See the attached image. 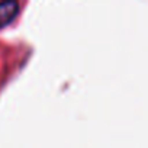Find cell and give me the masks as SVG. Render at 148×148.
I'll return each instance as SVG.
<instances>
[{
    "label": "cell",
    "mask_w": 148,
    "mask_h": 148,
    "mask_svg": "<svg viewBox=\"0 0 148 148\" xmlns=\"http://www.w3.org/2000/svg\"><path fill=\"white\" fill-rule=\"evenodd\" d=\"M19 10V3L9 0V2H0V28L6 26L10 23L15 16L18 15Z\"/></svg>",
    "instance_id": "1"
}]
</instances>
